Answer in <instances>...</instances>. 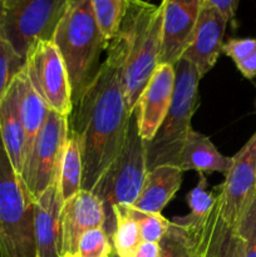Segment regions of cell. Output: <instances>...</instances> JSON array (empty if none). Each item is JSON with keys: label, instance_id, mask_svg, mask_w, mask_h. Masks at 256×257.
I'll list each match as a JSON object with an SVG mask.
<instances>
[{"label": "cell", "instance_id": "d590c367", "mask_svg": "<svg viewBox=\"0 0 256 257\" xmlns=\"http://www.w3.org/2000/svg\"><path fill=\"white\" fill-rule=\"evenodd\" d=\"M197 242H198V241H197ZM198 257H201V255H200V250H198Z\"/></svg>", "mask_w": 256, "mask_h": 257}, {"label": "cell", "instance_id": "5b68a950", "mask_svg": "<svg viewBox=\"0 0 256 257\" xmlns=\"http://www.w3.org/2000/svg\"><path fill=\"white\" fill-rule=\"evenodd\" d=\"M147 172L146 141L141 137L133 112L119 155L103 173L92 191L102 202L105 215L103 228L109 238L115 228L114 208L119 205L133 206Z\"/></svg>", "mask_w": 256, "mask_h": 257}, {"label": "cell", "instance_id": "d6a6232c", "mask_svg": "<svg viewBox=\"0 0 256 257\" xmlns=\"http://www.w3.org/2000/svg\"><path fill=\"white\" fill-rule=\"evenodd\" d=\"M236 67H237L238 72H240L243 77L247 78V79H253V78H256V52L253 53L251 57H248L247 59L237 63Z\"/></svg>", "mask_w": 256, "mask_h": 257}, {"label": "cell", "instance_id": "8d00e7d4", "mask_svg": "<svg viewBox=\"0 0 256 257\" xmlns=\"http://www.w3.org/2000/svg\"><path fill=\"white\" fill-rule=\"evenodd\" d=\"M113 257H118L117 255H115V253H114V255H113Z\"/></svg>", "mask_w": 256, "mask_h": 257}, {"label": "cell", "instance_id": "f546056e", "mask_svg": "<svg viewBox=\"0 0 256 257\" xmlns=\"http://www.w3.org/2000/svg\"><path fill=\"white\" fill-rule=\"evenodd\" d=\"M256 52V39L245 38V39H230L223 43L222 53L230 57L235 64L247 59Z\"/></svg>", "mask_w": 256, "mask_h": 257}, {"label": "cell", "instance_id": "f1b7e54d", "mask_svg": "<svg viewBox=\"0 0 256 257\" xmlns=\"http://www.w3.org/2000/svg\"><path fill=\"white\" fill-rule=\"evenodd\" d=\"M235 228L242 240L245 257H256V196Z\"/></svg>", "mask_w": 256, "mask_h": 257}, {"label": "cell", "instance_id": "4dcf8cb0", "mask_svg": "<svg viewBox=\"0 0 256 257\" xmlns=\"http://www.w3.org/2000/svg\"><path fill=\"white\" fill-rule=\"evenodd\" d=\"M205 3L217 9L227 22H231L235 18L240 0H205Z\"/></svg>", "mask_w": 256, "mask_h": 257}, {"label": "cell", "instance_id": "30bf717a", "mask_svg": "<svg viewBox=\"0 0 256 257\" xmlns=\"http://www.w3.org/2000/svg\"><path fill=\"white\" fill-rule=\"evenodd\" d=\"M216 195L223 220L236 227L256 196V132L232 157Z\"/></svg>", "mask_w": 256, "mask_h": 257}, {"label": "cell", "instance_id": "6da1fadb", "mask_svg": "<svg viewBox=\"0 0 256 257\" xmlns=\"http://www.w3.org/2000/svg\"><path fill=\"white\" fill-rule=\"evenodd\" d=\"M124 62V42L117 33L97 77L73 103L68 117L69 136L78 141L82 153L83 191L92 192L124 143L132 114L123 87Z\"/></svg>", "mask_w": 256, "mask_h": 257}, {"label": "cell", "instance_id": "1f68e13d", "mask_svg": "<svg viewBox=\"0 0 256 257\" xmlns=\"http://www.w3.org/2000/svg\"><path fill=\"white\" fill-rule=\"evenodd\" d=\"M161 255V246L160 242H148V241H142L136 248L135 253L132 257H160Z\"/></svg>", "mask_w": 256, "mask_h": 257}, {"label": "cell", "instance_id": "e575fe53", "mask_svg": "<svg viewBox=\"0 0 256 257\" xmlns=\"http://www.w3.org/2000/svg\"><path fill=\"white\" fill-rule=\"evenodd\" d=\"M82 2L83 0H68V9H72V8L77 7V5L80 4Z\"/></svg>", "mask_w": 256, "mask_h": 257}, {"label": "cell", "instance_id": "74e56055", "mask_svg": "<svg viewBox=\"0 0 256 257\" xmlns=\"http://www.w3.org/2000/svg\"><path fill=\"white\" fill-rule=\"evenodd\" d=\"M63 257H65V256H63Z\"/></svg>", "mask_w": 256, "mask_h": 257}, {"label": "cell", "instance_id": "836d02e7", "mask_svg": "<svg viewBox=\"0 0 256 257\" xmlns=\"http://www.w3.org/2000/svg\"><path fill=\"white\" fill-rule=\"evenodd\" d=\"M18 0H0V20H2L3 15L17 3Z\"/></svg>", "mask_w": 256, "mask_h": 257}, {"label": "cell", "instance_id": "cb8c5ba5", "mask_svg": "<svg viewBox=\"0 0 256 257\" xmlns=\"http://www.w3.org/2000/svg\"><path fill=\"white\" fill-rule=\"evenodd\" d=\"M190 213L182 217H175L172 221L187 226H198L206 220L216 203V195L207 190V180L205 173H200V180L196 187L187 195Z\"/></svg>", "mask_w": 256, "mask_h": 257}, {"label": "cell", "instance_id": "484cf974", "mask_svg": "<svg viewBox=\"0 0 256 257\" xmlns=\"http://www.w3.org/2000/svg\"><path fill=\"white\" fill-rule=\"evenodd\" d=\"M125 212L138 225L142 241L160 242L171 226V221L163 217L161 213H151L141 211L133 206L123 205Z\"/></svg>", "mask_w": 256, "mask_h": 257}, {"label": "cell", "instance_id": "d4e9b609", "mask_svg": "<svg viewBox=\"0 0 256 257\" xmlns=\"http://www.w3.org/2000/svg\"><path fill=\"white\" fill-rule=\"evenodd\" d=\"M90 3L100 32L110 42L119 30L128 0H90Z\"/></svg>", "mask_w": 256, "mask_h": 257}, {"label": "cell", "instance_id": "277c9868", "mask_svg": "<svg viewBox=\"0 0 256 257\" xmlns=\"http://www.w3.org/2000/svg\"><path fill=\"white\" fill-rule=\"evenodd\" d=\"M175 72L170 109L155 137L146 142L148 171L165 165L177 167L183 145L192 131L191 120L198 104V84L202 77L185 58L178 60Z\"/></svg>", "mask_w": 256, "mask_h": 257}, {"label": "cell", "instance_id": "8fae6325", "mask_svg": "<svg viewBox=\"0 0 256 257\" xmlns=\"http://www.w3.org/2000/svg\"><path fill=\"white\" fill-rule=\"evenodd\" d=\"M203 0H162V42L158 64L175 67L192 38Z\"/></svg>", "mask_w": 256, "mask_h": 257}, {"label": "cell", "instance_id": "7402d4cb", "mask_svg": "<svg viewBox=\"0 0 256 257\" xmlns=\"http://www.w3.org/2000/svg\"><path fill=\"white\" fill-rule=\"evenodd\" d=\"M198 226L171 221L170 228L160 241V257H198Z\"/></svg>", "mask_w": 256, "mask_h": 257}, {"label": "cell", "instance_id": "7a4b0ae2", "mask_svg": "<svg viewBox=\"0 0 256 257\" xmlns=\"http://www.w3.org/2000/svg\"><path fill=\"white\" fill-rule=\"evenodd\" d=\"M162 19V5L145 0H128L118 34L122 37L125 47L123 87L131 113H133L141 93L158 65Z\"/></svg>", "mask_w": 256, "mask_h": 257}, {"label": "cell", "instance_id": "44dd1931", "mask_svg": "<svg viewBox=\"0 0 256 257\" xmlns=\"http://www.w3.org/2000/svg\"><path fill=\"white\" fill-rule=\"evenodd\" d=\"M82 180L83 161L79 143L74 137L68 136L59 172V185L63 200H69L82 190Z\"/></svg>", "mask_w": 256, "mask_h": 257}, {"label": "cell", "instance_id": "ba28073f", "mask_svg": "<svg viewBox=\"0 0 256 257\" xmlns=\"http://www.w3.org/2000/svg\"><path fill=\"white\" fill-rule=\"evenodd\" d=\"M68 0H18L0 20V32L24 58L39 40H53Z\"/></svg>", "mask_w": 256, "mask_h": 257}, {"label": "cell", "instance_id": "4316f807", "mask_svg": "<svg viewBox=\"0 0 256 257\" xmlns=\"http://www.w3.org/2000/svg\"><path fill=\"white\" fill-rule=\"evenodd\" d=\"M24 58L0 32V100L24 68Z\"/></svg>", "mask_w": 256, "mask_h": 257}, {"label": "cell", "instance_id": "9a60e30c", "mask_svg": "<svg viewBox=\"0 0 256 257\" xmlns=\"http://www.w3.org/2000/svg\"><path fill=\"white\" fill-rule=\"evenodd\" d=\"M64 200L59 178L34 201L37 257H63L62 210Z\"/></svg>", "mask_w": 256, "mask_h": 257}, {"label": "cell", "instance_id": "e0dca14e", "mask_svg": "<svg viewBox=\"0 0 256 257\" xmlns=\"http://www.w3.org/2000/svg\"><path fill=\"white\" fill-rule=\"evenodd\" d=\"M182 183V171L175 166H158L148 171L133 207L151 213H161Z\"/></svg>", "mask_w": 256, "mask_h": 257}, {"label": "cell", "instance_id": "ac0fdd59", "mask_svg": "<svg viewBox=\"0 0 256 257\" xmlns=\"http://www.w3.org/2000/svg\"><path fill=\"white\" fill-rule=\"evenodd\" d=\"M0 137L15 172L22 175L27 141L18 109V89L15 79L0 100Z\"/></svg>", "mask_w": 256, "mask_h": 257}, {"label": "cell", "instance_id": "603a6c76", "mask_svg": "<svg viewBox=\"0 0 256 257\" xmlns=\"http://www.w3.org/2000/svg\"><path fill=\"white\" fill-rule=\"evenodd\" d=\"M114 218L115 228L110 237L114 253L118 257H132L136 248L142 242L140 227L128 216L123 205L114 208Z\"/></svg>", "mask_w": 256, "mask_h": 257}, {"label": "cell", "instance_id": "ffe728a7", "mask_svg": "<svg viewBox=\"0 0 256 257\" xmlns=\"http://www.w3.org/2000/svg\"><path fill=\"white\" fill-rule=\"evenodd\" d=\"M15 84L18 89V109L27 141V156L35 136L47 120L50 109L39 93L34 89L24 68L15 78Z\"/></svg>", "mask_w": 256, "mask_h": 257}, {"label": "cell", "instance_id": "52a82bcc", "mask_svg": "<svg viewBox=\"0 0 256 257\" xmlns=\"http://www.w3.org/2000/svg\"><path fill=\"white\" fill-rule=\"evenodd\" d=\"M68 136V117L50 110L25 156L20 175L34 201L59 178Z\"/></svg>", "mask_w": 256, "mask_h": 257}, {"label": "cell", "instance_id": "8992f818", "mask_svg": "<svg viewBox=\"0 0 256 257\" xmlns=\"http://www.w3.org/2000/svg\"><path fill=\"white\" fill-rule=\"evenodd\" d=\"M0 257H37L34 200L0 137Z\"/></svg>", "mask_w": 256, "mask_h": 257}, {"label": "cell", "instance_id": "7c38bea8", "mask_svg": "<svg viewBox=\"0 0 256 257\" xmlns=\"http://www.w3.org/2000/svg\"><path fill=\"white\" fill-rule=\"evenodd\" d=\"M175 78L173 65L158 64L136 103L133 112L141 137L146 142H150L155 137L170 109Z\"/></svg>", "mask_w": 256, "mask_h": 257}, {"label": "cell", "instance_id": "2e32d148", "mask_svg": "<svg viewBox=\"0 0 256 257\" xmlns=\"http://www.w3.org/2000/svg\"><path fill=\"white\" fill-rule=\"evenodd\" d=\"M197 241L201 257H245L242 240L236 228L223 220L217 202L197 227Z\"/></svg>", "mask_w": 256, "mask_h": 257}, {"label": "cell", "instance_id": "9c48e42d", "mask_svg": "<svg viewBox=\"0 0 256 257\" xmlns=\"http://www.w3.org/2000/svg\"><path fill=\"white\" fill-rule=\"evenodd\" d=\"M24 69L49 109L69 117L73 109L72 89L64 62L54 42L34 43L25 55Z\"/></svg>", "mask_w": 256, "mask_h": 257}, {"label": "cell", "instance_id": "83f0119b", "mask_svg": "<svg viewBox=\"0 0 256 257\" xmlns=\"http://www.w3.org/2000/svg\"><path fill=\"white\" fill-rule=\"evenodd\" d=\"M112 241L104 228H93L80 237L77 252L73 257H113Z\"/></svg>", "mask_w": 256, "mask_h": 257}, {"label": "cell", "instance_id": "3957f363", "mask_svg": "<svg viewBox=\"0 0 256 257\" xmlns=\"http://www.w3.org/2000/svg\"><path fill=\"white\" fill-rule=\"evenodd\" d=\"M53 42L64 62L74 103L97 77L100 55L109 45L98 27L90 0L65 12Z\"/></svg>", "mask_w": 256, "mask_h": 257}, {"label": "cell", "instance_id": "5bb4252c", "mask_svg": "<svg viewBox=\"0 0 256 257\" xmlns=\"http://www.w3.org/2000/svg\"><path fill=\"white\" fill-rule=\"evenodd\" d=\"M105 215L99 198L90 191L80 190L64 201L62 210L63 256L73 257L80 237L93 228L104 227Z\"/></svg>", "mask_w": 256, "mask_h": 257}, {"label": "cell", "instance_id": "4fadbf2b", "mask_svg": "<svg viewBox=\"0 0 256 257\" xmlns=\"http://www.w3.org/2000/svg\"><path fill=\"white\" fill-rule=\"evenodd\" d=\"M226 18L203 0L192 38L182 58L196 68L201 77H205L217 62L222 53Z\"/></svg>", "mask_w": 256, "mask_h": 257}, {"label": "cell", "instance_id": "d6986e66", "mask_svg": "<svg viewBox=\"0 0 256 257\" xmlns=\"http://www.w3.org/2000/svg\"><path fill=\"white\" fill-rule=\"evenodd\" d=\"M231 163L232 157L221 155L210 138L192 130L183 145L177 167L182 172L197 171L198 173L218 172L225 175Z\"/></svg>", "mask_w": 256, "mask_h": 257}]
</instances>
